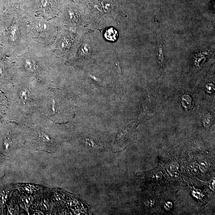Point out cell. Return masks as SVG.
Masks as SVG:
<instances>
[{"mask_svg": "<svg viewBox=\"0 0 215 215\" xmlns=\"http://www.w3.org/2000/svg\"><path fill=\"white\" fill-rule=\"evenodd\" d=\"M25 16L30 42L29 49L39 53L50 51L56 38L55 19L48 20L34 14Z\"/></svg>", "mask_w": 215, "mask_h": 215, "instance_id": "6da1fadb", "label": "cell"}, {"mask_svg": "<svg viewBox=\"0 0 215 215\" xmlns=\"http://www.w3.org/2000/svg\"><path fill=\"white\" fill-rule=\"evenodd\" d=\"M11 23L8 33L10 47L18 55L21 54L29 48L30 43L25 16L17 13Z\"/></svg>", "mask_w": 215, "mask_h": 215, "instance_id": "7a4b0ae2", "label": "cell"}, {"mask_svg": "<svg viewBox=\"0 0 215 215\" xmlns=\"http://www.w3.org/2000/svg\"><path fill=\"white\" fill-rule=\"evenodd\" d=\"M118 33L117 31L113 28H109L105 32L104 37L106 39L111 42H114L117 40Z\"/></svg>", "mask_w": 215, "mask_h": 215, "instance_id": "3957f363", "label": "cell"}, {"mask_svg": "<svg viewBox=\"0 0 215 215\" xmlns=\"http://www.w3.org/2000/svg\"><path fill=\"white\" fill-rule=\"evenodd\" d=\"M207 87H208L207 88H209V89H207V91H208L209 90H210V91H211L212 90H213V89H212V88H213V86H210H210H207Z\"/></svg>", "mask_w": 215, "mask_h": 215, "instance_id": "277c9868", "label": "cell"}]
</instances>
